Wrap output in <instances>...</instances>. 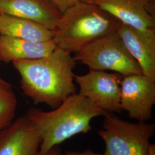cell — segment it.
Masks as SVG:
<instances>
[{"label": "cell", "instance_id": "obj_20", "mask_svg": "<svg viewBox=\"0 0 155 155\" xmlns=\"http://www.w3.org/2000/svg\"><path fill=\"white\" fill-rule=\"evenodd\" d=\"M6 81H5L4 80H3L1 78H0V82H5Z\"/></svg>", "mask_w": 155, "mask_h": 155}, {"label": "cell", "instance_id": "obj_18", "mask_svg": "<svg viewBox=\"0 0 155 155\" xmlns=\"http://www.w3.org/2000/svg\"><path fill=\"white\" fill-rule=\"evenodd\" d=\"M148 155H155V145L153 144H150Z\"/></svg>", "mask_w": 155, "mask_h": 155}, {"label": "cell", "instance_id": "obj_16", "mask_svg": "<svg viewBox=\"0 0 155 155\" xmlns=\"http://www.w3.org/2000/svg\"><path fill=\"white\" fill-rule=\"evenodd\" d=\"M61 155H104L99 153H95L90 149L83 150L82 152L77 151H67L64 153H61Z\"/></svg>", "mask_w": 155, "mask_h": 155}, {"label": "cell", "instance_id": "obj_8", "mask_svg": "<svg viewBox=\"0 0 155 155\" xmlns=\"http://www.w3.org/2000/svg\"><path fill=\"white\" fill-rule=\"evenodd\" d=\"M122 24L155 38V0H92Z\"/></svg>", "mask_w": 155, "mask_h": 155}, {"label": "cell", "instance_id": "obj_6", "mask_svg": "<svg viewBox=\"0 0 155 155\" xmlns=\"http://www.w3.org/2000/svg\"><path fill=\"white\" fill-rule=\"evenodd\" d=\"M122 77L118 73L90 70L83 75H75L79 87L78 94L90 100L101 110L121 113V84Z\"/></svg>", "mask_w": 155, "mask_h": 155}, {"label": "cell", "instance_id": "obj_14", "mask_svg": "<svg viewBox=\"0 0 155 155\" xmlns=\"http://www.w3.org/2000/svg\"><path fill=\"white\" fill-rule=\"evenodd\" d=\"M17 99L7 82H0V131L13 121L16 110Z\"/></svg>", "mask_w": 155, "mask_h": 155}, {"label": "cell", "instance_id": "obj_12", "mask_svg": "<svg viewBox=\"0 0 155 155\" xmlns=\"http://www.w3.org/2000/svg\"><path fill=\"white\" fill-rule=\"evenodd\" d=\"M57 45L55 39L32 41L0 35V61L32 60L48 55Z\"/></svg>", "mask_w": 155, "mask_h": 155}, {"label": "cell", "instance_id": "obj_10", "mask_svg": "<svg viewBox=\"0 0 155 155\" xmlns=\"http://www.w3.org/2000/svg\"><path fill=\"white\" fill-rule=\"evenodd\" d=\"M0 14L28 19L54 31L61 16L51 0H0Z\"/></svg>", "mask_w": 155, "mask_h": 155}, {"label": "cell", "instance_id": "obj_15", "mask_svg": "<svg viewBox=\"0 0 155 155\" xmlns=\"http://www.w3.org/2000/svg\"><path fill=\"white\" fill-rule=\"evenodd\" d=\"M61 13L78 0H51Z\"/></svg>", "mask_w": 155, "mask_h": 155}, {"label": "cell", "instance_id": "obj_5", "mask_svg": "<svg viewBox=\"0 0 155 155\" xmlns=\"http://www.w3.org/2000/svg\"><path fill=\"white\" fill-rule=\"evenodd\" d=\"M74 58L90 70H110L122 77L143 74L116 31L86 45L76 52Z\"/></svg>", "mask_w": 155, "mask_h": 155}, {"label": "cell", "instance_id": "obj_17", "mask_svg": "<svg viewBox=\"0 0 155 155\" xmlns=\"http://www.w3.org/2000/svg\"><path fill=\"white\" fill-rule=\"evenodd\" d=\"M61 150L59 145H56L54 147L47 155H61Z\"/></svg>", "mask_w": 155, "mask_h": 155}, {"label": "cell", "instance_id": "obj_4", "mask_svg": "<svg viewBox=\"0 0 155 155\" xmlns=\"http://www.w3.org/2000/svg\"><path fill=\"white\" fill-rule=\"evenodd\" d=\"M103 116V129L97 133L105 144L104 155H148L155 124L128 122L113 113L106 112Z\"/></svg>", "mask_w": 155, "mask_h": 155}, {"label": "cell", "instance_id": "obj_7", "mask_svg": "<svg viewBox=\"0 0 155 155\" xmlns=\"http://www.w3.org/2000/svg\"><path fill=\"white\" fill-rule=\"evenodd\" d=\"M155 104V80L144 74L122 78L120 105L128 116L140 122H147L152 117Z\"/></svg>", "mask_w": 155, "mask_h": 155}, {"label": "cell", "instance_id": "obj_1", "mask_svg": "<svg viewBox=\"0 0 155 155\" xmlns=\"http://www.w3.org/2000/svg\"><path fill=\"white\" fill-rule=\"evenodd\" d=\"M71 54L57 46L45 57L12 61L20 75L23 93L35 104H45L55 109L76 94L74 73L76 61Z\"/></svg>", "mask_w": 155, "mask_h": 155}, {"label": "cell", "instance_id": "obj_2", "mask_svg": "<svg viewBox=\"0 0 155 155\" xmlns=\"http://www.w3.org/2000/svg\"><path fill=\"white\" fill-rule=\"evenodd\" d=\"M105 113L88 98L76 93L69 96L53 110L31 108L25 116L41 137L39 155H47L54 147L67 139L90 132L92 129L91 120L103 116Z\"/></svg>", "mask_w": 155, "mask_h": 155}, {"label": "cell", "instance_id": "obj_3", "mask_svg": "<svg viewBox=\"0 0 155 155\" xmlns=\"http://www.w3.org/2000/svg\"><path fill=\"white\" fill-rule=\"evenodd\" d=\"M119 22L99 6L77 1L61 13L54 39L59 48L77 52L86 45L115 32Z\"/></svg>", "mask_w": 155, "mask_h": 155}, {"label": "cell", "instance_id": "obj_13", "mask_svg": "<svg viewBox=\"0 0 155 155\" xmlns=\"http://www.w3.org/2000/svg\"><path fill=\"white\" fill-rule=\"evenodd\" d=\"M0 35L32 41H45L54 38L55 31L28 19L0 14Z\"/></svg>", "mask_w": 155, "mask_h": 155}, {"label": "cell", "instance_id": "obj_19", "mask_svg": "<svg viewBox=\"0 0 155 155\" xmlns=\"http://www.w3.org/2000/svg\"><path fill=\"white\" fill-rule=\"evenodd\" d=\"M78 1H83V2H89L90 3L91 2L92 0H78Z\"/></svg>", "mask_w": 155, "mask_h": 155}, {"label": "cell", "instance_id": "obj_9", "mask_svg": "<svg viewBox=\"0 0 155 155\" xmlns=\"http://www.w3.org/2000/svg\"><path fill=\"white\" fill-rule=\"evenodd\" d=\"M41 139L25 115L0 131V155H39Z\"/></svg>", "mask_w": 155, "mask_h": 155}, {"label": "cell", "instance_id": "obj_11", "mask_svg": "<svg viewBox=\"0 0 155 155\" xmlns=\"http://www.w3.org/2000/svg\"><path fill=\"white\" fill-rule=\"evenodd\" d=\"M116 31L138 63L143 74L155 80V38L120 22Z\"/></svg>", "mask_w": 155, "mask_h": 155}]
</instances>
